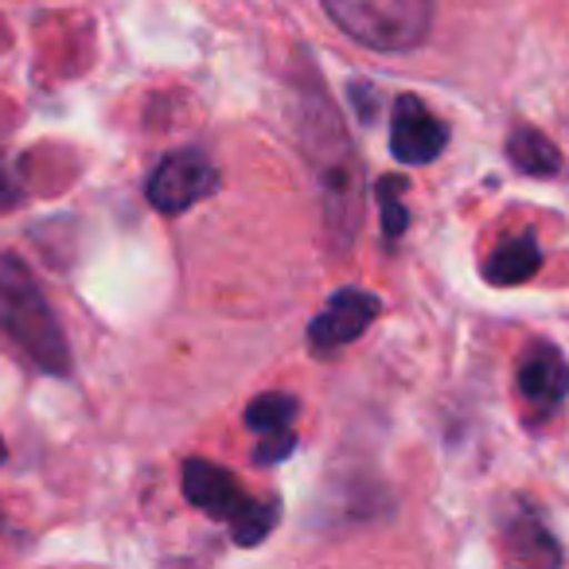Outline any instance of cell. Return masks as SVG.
I'll return each mask as SVG.
<instances>
[{"instance_id": "cell-1", "label": "cell", "mask_w": 569, "mask_h": 569, "mask_svg": "<svg viewBox=\"0 0 569 569\" xmlns=\"http://www.w3.org/2000/svg\"><path fill=\"white\" fill-rule=\"evenodd\" d=\"M0 332L9 336L40 371H71V348H67L63 328H59L48 297L40 293L36 277L12 253L0 258Z\"/></svg>"}, {"instance_id": "cell-2", "label": "cell", "mask_w": 569, "mask_h": 569, "mask_svg": "<svg viewBox=\"0 0 569 569\" xmlns=\"http://www.w3.org/2000/svg\"><path fill=\"white\" fill-rule=\"evenodd\" d=\"M325 12L348 40L382 56L421 48L433 28V0H325Z\"/></svg>"}, {"instance_id": "cell-3", "label": "cell", "mask_w": 569, "mask_h": 569, "mask_svg": "<svg viewBox=\"0 0 569 569\" xmlns=\"http://www.w3.org/2000/svg\"><path fill=\"white\" fill-rule=\"evenodd\" d=\"M214 188H219V168L211 164V157H203L199 149H183L160 160L157 172L149 176V203L160 214H180L203 203Z\"/></svg>"}, {"instance_id": "cell-4", "label": "cell", "mask_w": 569, "mask_h": 569, "mask_svg": "<svg viewBox=\"0 0 569 569\" xmlns=\"http://www.w3.org/2000/svg\"><path fill=\"white\" fill-rule=\"evenodd\" d=\"M449 144V129L421 98L406 94L395 102V118H390V152L402 164H429L437 160Z\"/></svg>"}, {"instance_id": "cell-5", "label": "cell", "mask_w": 569, "mask_h": 569, "mask_svg": "<svg viewBox=\"0 0 569 569\" xmlns=\"http://www.w3.org/2000/svg\"><path fill=\"white\" fill-rule=\"evenodd\" d=\"M379 309H382V301L375 293H363V289H340V293L325 305V312L309 325L312 351L328 356V351L343 348V343H356L359 336L375 325Z\"/></svg>"}, {"instance_id": "cell-6", "label": "cell", "mask_w": 569, "mask_h": 569, "mask_svg": "<svg viewBox=\"0 0 569 569\" xmlns=\"http://www.w3.org/2000/svg\"><path fill=\"white\" fill-rule=\"evenodd\" d=\"M183 496H188L191 507H199V511L219 522L222 519L234 522L238 515L253 503V496H246L234 472H227V468L211 465V460H199V457H191L188 465H183Z\"/></svg>"}, {"instance_id": "cell-7", "label": "cell", "mask_w": 569, "mask_h": 569, "mask_svg": "<svg viewBox=\"0 0 569 569\" xmlns=\"http://www.w3.org/2000/svg\"><path fill=\"white\" fill-rule=\"evenodd\" d=\"M519 395L535 413H553L569 398V363L553 343L527 348L519 363Z\"/></svg>"}, {"instance_id": "cell-8", "label": "cell", "mask_w": 569, "mask_h": 569, "mask_svg": "<svg viewBox=\"0 0 569 569\" xmlns=\"http://www.w3.org/2000/svg\"><path fill=\"white\" fill-rule=\"evenodd\" d=\"M538 266H542V250H538L535 234H515L491 250V258L483 261V277L491 284L511 289V284L530 281L538 273Z\"/></svg>"}, {"instance_id": "cell-9", "label": "cell", "mask_w": 569, "mask_h": 569, "mask_svg": "<svg viewBox=\"0 0 569 569\" xmlns=\"http://www.w3.org/2000/svg\"><path fill=\"white\" fill-rule=\"evenodd\" d=\"M507 157L522 176H558L561 168L558 144L538 129H515L511 141H507Z\"/></svg>"}, {"instance_id": "cell-10", "label": "cell", "mask_w": 569, "mask_h": 569, "mask_svg": "<svg viewBox=\"0 0 569 569\" xmlns=\"http://www.w3.org/2000/svg\"><path fill=\"white\" fill-rule=\"evenodd\" d=\"M503 542H507V550H511V558L527 561V566H558L561 561V546L553 542L550 530L535 519L515 522V527L507 530Z\"/></svg>"}, {"instance_id": "cell-11", "label": "cell", "mask_w": 569, "mask_h": 569, "mask_svg": "<svg viewBox=\"0 0 569 569\" xmlns=\"http://www.w3.org/2000/svg\"><path fill=\"white\" fill-rule=\"evenodd\" d=\"M297 398L293 395H281V390H269V395L253 398L246 406V426L253 433H281V429H293V418H297Z\"/></svg>"}, {"instance_id": "cell-12", "label": "cell", "mask_w": 569, "mask_h": 569, "mask_svg": "<svg viewBox=\"0 0 569 569\" xmlns=\"http://www.w3.org/2000/svg\"><path fill=\"white\" fill-rule=\"evenodd\" d=\"M273 527H277V503L273 499H266V503L253 499V503L230 522V538H234L238 546H258Z\"/></svg>"}, {"instance_id": "cell-13", "label": "cell", "mask_w": 569, "mask_h": 569, "mask_svg": "<svg viewBox=\"0 0 569 569\" xmlns=\"http://www.w3.org/2000/svg\"><path fill=\"white\" fill-rule=\"evenodd\" d=\"M406 183L398 180V176H382L379 180V203H382V230H387L390 238H398L406 227H410V211L402 207V199H398V191H402Z\"/></svg>"}, {"instance_id": "cell-14", "label": "cell", "mask_w": 569, "mask_h": 569, "mask_svg": "<svg viewBox=\"0 0 569 569\" xmlns=\"http://www.w3.org/2000/svg\"><path fill=\"white\" fill-rule=\"evenodd\" d=\"M293 445H297L293 429H281V433H261V445L253 449V457H258V465H277V460H284L289 452H293Z\"/></svg>"}, {"instance_id": "cell-15", "label": "cell", "mask_w": 569, "mask_h": 569, "mask_svg": "<svg viewBox=\"0 0 569 569\" xmlns=\"http://www.w3.org/2000/svg\"><path fill=\"white\" fill-rule=\"evenodd\" d=\"M17 199H20V188H17V180H12L9 164H4V157H0V211L17 207Z\"/></svg>"}, {"instance_id": "cell-16", "label": "cell", "mask_w": 569, "mask_h": 569, "mask_svg": "<svg viewBox=\"0 0 569 569\" xmlns=\"http://www.w3.org/2000/svg\"><path fill=\"white\" fill-rule=\"evenodd\" d=\"M0 465H4V441H0Z\"/></svg>"}]
</instances>
